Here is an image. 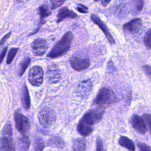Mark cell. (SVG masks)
I'll use <instances>...</instances> for the list:
<instances>
[{
    "mask_svg": "<svg viewBox=\"0 0 151 151\" xmlns=\"http://www.w3.org/2000/svg\"><path fill=\"white\" fill-rule=\"evenodd\" d=\"M65 2V1H61V0H52L50 1V8L52 10H54L59 6H61Z\"/></svg>",
    "mask_w": 151,
    "mask_h": 151,
    "instance_id": "28",
    "label": "cell"
},
{
    "mask_svg": "<svg viewBox=\"0 0 151 151\" xmlns=\"http://www.w3.org/2000/svg\"><path fill=\"white\" fill-rule=\"evenodd\" d=\"M142 26V20L140 18H134L126 23L123 26V29L129 32L136 34L139 31Z\"/></svg>",
    "mask_w": 151,
    "mask_h": 151,
    "instance_id": "14",
    "label": "cell"
},
{
    "mask_svg": "<svg viewBox=\"0 0 151 151\" xmlns=\"http://www.w3.org/2000/svg\"><path fill=\"white\" fill-rule=\"evenodd\" d=\"M61 71L57 65L51 64L48 66L47 78L50 83H58L61 78Z\"/></svg>",
    "mask_w": 151,
    "mask_h": 151,
    "instance_id": "9",
    "label": "cell"
},
{
    "mask_svg": "<svg viewBox=\"0 0 151 151\" xmlns=\"http://www.w3.org/2000/svg\"><path fill=\"white\" fill-rule=\"evenodd\" d=\"M7 49H8V47H5L4 48V49L1 51V63L3 61V60L4 58V57L5 55V54H6Z\"/></svg>",
    "mask_w": 151,
    "mask_h": 151,
    "instance_id": "35",
    "label": "cell"
},
{
    "mask_svg": "<svg viewBox=\"0 0 151 151\" xmlns=\"http://www.w3.org/2000/svg\"><path fill=\"white\" fill-rule=\"evenodd\" d=\"M144 71L147 76L151 80V66L150 65H145L143 67Z\"/></svg>",
    "mask_w": 151,
    "mask_h": 151,
    "instance_id": "33",
    "label": "cell"
},
{
    "mask_svg": "<svg viewBox=\"0 0 151 151\" xmlns=\"http://www.w3.org/2000/svg\"><path fill=\"white\" fill-rule=\"evenodd\" d=\"M11 35V32L10 31L8 34H6L5 36H4L3 38H2L1 40V45H2L6 42V41L9 38Z\"/></svg>",
    "mask_w": 151,
    "mask_h": 151,
    "instance_id": "34",
    "label": "cell"
},
{
    "mask_svg": "<svg viewBox=\"0 0 151 151\" xmlns=\"http://www.w3.org/2000/svg\"><path fill=\"white\" fill-rule=\"evenodd\" d=\"M117 101L118 98L113 90L107 88H102L99 91L94 100V104L102 107L114 104Z\"/></svg>",
    "mask_w": 151,
    "mask_h": 151,
    "instance_id": "2",
    "label": "cell"
},
{
    "mask_svg": "<svg viewBox=\"0 0 151 151\" xmlns=\"http://www.w3.org/2000/svg\"><path fill=\"white\" fill-rule=\"evenodd\" d=\"M73 40V35L71 31L65 33L61 39L53 46L47 54V57L53 59L59 58L66 54L70 49Z\"/></svg>",
    "mask_w": 151,
    "mask_h": 151,
    "instance_id": "1",
    "label": "cell"
},
{
    "mask_svg": "<svg viewBox=\"0 0 151 151\" xmlns=\"http://www.w3.org/2000/svg\"><path fill=\"white\" fill-rule=\"evenodd\" d=\"M30 63H31V58H26L21 61V63L19 64V70L18 72L19 76H22L24 74L27 68L29 65Z\"/></svg>",
    "mask_w": 151,
    "mask_h": 151,
    "instance_id": "23",
    "label": "cell"
},
{
    "mask_svg": "<svg viewBox=\"0 0 151 151\" xmlns=\"http://www.w3.org/2000/svg\"><path fill=\"white\" fill-rule=\"evenodd\" d=\"M18 50V48H12L9 50L6 58V64L8 65H9L12 63L15 55H17Z\"/></svg>",
    "mask_w": 151,
    "mask_h": 151,
    "instance_id": "24",
    "label": "cell"
},
{
    "mask_svg": "<svg viewBox=\"0 0 151 151\" xmlns=\"http://www.w3.org/2000/svg\"><path fill=\"white\" fill-rule=\"evenodd\" d=\"M45 147V144L43 140L41 138H37L35 140L34 150L35 151H43Z\"/></svg>",
    "mask_w": 151,
    "mask_h": 151,
    "instance_id": "25",
    "label": "cell"
},
{
    "mask_svg": "<svg viewBox=\"0 0 151 151\" xmlns=\"http://www.w3.org/2000/svg\"><path fill=\"white\" fill-rule=\"evenodd\" d=\"M134 8H135V12H139L141 11L143 8L144 2L141 0H137L134 1Z\"/></svg>",
    "mask_w": 151,
    "mask_h": 151,
    "instance_id": "29",
    "label": "cell"
},
{
    "mask_svg": "<svg viewBox=\"0 0 151 151\" xmlns=\"http://www.w3.org/2000/svg\"><path fill=\"white\" fill-rule=\"evenodd\" d=\"M78 15L74 11L70 10L67 7H63L60 9L57 14V23H60L67 18L74 19L77 17Z\"/></svg>",
    "mask_w": 151,
    "mask_h": 151,
    "instance_id": "15",
    "label": "cell"
},
{
    "mask_svg": "<svg viewBox=\"0 0 151 151\" xmlns=\"http://www.w3.org/2000/svg\"><path fill=\"white\" fill-rule=\"evenodd\" d=\"M47 146L62 149L65 146V142L60 136H52L47 142Z\"/></svg>",
    "mask_w": 151,
    "mask_h": 151,
    "instance_id": "18",
    "label": "cell"
},
{
    "mask_svg": "<svg viewBox=\"0 0 151 151\" xmlns=\"http://www.w3.org/2000/svg\"><path fill=\"white\" fill-rule=\"evenodd\" d=\"M86 142L83 139H76L73 140V151H86Z\"/></svg>",
    "mask_w": 151,
    "mask_h": 151,
    "instance_id": "22",
    "label": "cell"
},
{
    "mask_svg": "<svg viewBox=\"0 0 151 151\" xmlns=\"http://www.w3.org/2000/svg\"><path fill=\"white\" fill-rule=\"evenodd\" d=\"M104 109L101 107L96 109H91L86 112L80 119L88 126L93 127L94 124L98 123L103 117Z\"/></svg>",
    "mask_w": 151,
    "mask_h": 151,
    "instance_id": "4",
    "label": "cell"
},
{
    "mask_svg": "<svg viewBox=\"0 0 151 151\" xmlns=\"http://www.w3.org/2000/svg\"><path fill=\"white\" fill-rule=\"evenodd\" d=\"M142 119L147 130L151 132V115L149 114H144L142 116Z\"/></svg>",
    "mask_w": 151,
    "mask_h": 151,
    "instance_id": "26",
    "label": "cell"
},
{
    "mask_svg": "<svg viewBox=\"0 0 151 151\" xmlns=\"http://www.w3.org/2000/svg\"><path fill=\"white\" fill-rule=\"evenodd\" d=\"M119 144L127 149L129 151L135 150V146L133 142L126 136H121L119 139Z\"/></svg>",
    "mask_w": 151,
    "mask_h": 151,
    "instance_id": "20",
    "label": "cell"
},
{
    "mask_svg": "<svg viewBox=\"0 0 151 151\" xmlns=\"http://www.w3.org/2000/svg\"><path fill=\"white\" fill-rule=\"evenodd\" d=\"M18 146L21 151H27L30 146V139L25 134H22L18 139Z\"/></svg>",
    "mask_w": 151,
    "mask_h": 151,
    "instance_id": "19",
    "label": "cell"
},
{
    "mask_svg": "<svg viewBox=\"0 0 151 151\" xmlns=\"http://www.w3.org/2000/svg\"><path fill=\"white\" fill-rule=\"evenodd\" d=\"M28 80L32 86H41L44 80V71L41 67L34 65L31 67L28 73Z\"/></svg>",
    "mask_w": 151,
    "mask_h": 151,
    "instance_id": "6",
    "label": "cell"
},
{
    "mask_svg": "<svg viewBox=\"0 0 151 151\" xmlns=\"http://www.w3.org/2000/svg\"><path fill=\"white\" fill-rule=\"evenodd\" d=\"M1 151H15L12 134H3L1 139Z\"/></svg>",
    "mask_w": 151,
    "mask_h": 151,
    "instance_id": "13",
    "label": "cell"
},
{
    "mask_svg": "<svg viewBox=\"0 0 151 151\" xmlns=\"http://www.w3.org/2000/svg\"><path fill=\"white\" fill-rule=\"evenodd\" d=\"M76 9L80 13H81V14H86L88 12V8L82 4H78L76 7Z\"/></svg>",
    "mask_w": 151,
    "mask_h": 151,
    "instance_id": "30",
    "label": "cell"
},
{
    "mask_svg": "<svg viewBox=\"0 0 151 151\" xmlns=\"http://www.w3.org/2000/svg\"><path fill=\"white\" fill-rule=\"evenodd\" d=\"M131 124L133 129L139 133L144 134L146 132V128L142 117L134 114L131 119Z\"/></svg>",
    "mask_w": 151,
    "mask_h": 151,
    "instance_id": "12",
    "label": "cell"
},
{
    "mask_svg": "<svg viewBox=\"0 0 151 151\" xmlns=\"http://www.w3.org/2000/svg\"><path fill=\"white\" fill-rule=\"evenodd\" d=\"M92 89V83L90 80L81 81L77 88V93L82 98H86L89 96Z\"/></svg>",
    "mask_w": 151,
    "mask_h": 151,
    "instance_id": "11",
    "label": "cell"
},
{
    "mask_svg": "<svg viewBox=\"0 0 151 151\" xmlns=\"http://www.w3.org/2000/svg\"><path fill=\"white\" fill-rule=\"evenodd\" d=\"M21 101L22 106L25 110H28L31 106V99L28 88L25 83L22 86L21 93Z\"/></svg>",
    "mask_w": 151,
    "mask_h": 151,
    "instance_id": "16",
    "label": "cell"
},
{
    "mask_svg": "<svg viewBox=\"0 0 151 151\" xmlns=\"http://www.w3.org/2000/svg\"><path fill=\"white\" fill-rule=\"evenodd\" d=\"M70 64L76 71H80L87 69L90 65V61L88 58H80L73 56L70 58Z\"/></svg>",
    "mask_w": 151,
    "mask_h": 151,
    "instance_id": "7",
    "label": "cell"
},
{
    "mask_svg": "<svg viewBox=\"0 0 151 151\" xmlns=\"http://www.w3.org/2000/svg\"><path fill=\"white\" fill-rule=\"evenodd\" d=\"M77 130L78 133L83 137L89 136L93 132V127H91L87 124L86 123L80 120L77 126Z\"/></svg>",
    "mask_w": 151,
    "mask_h": 151,
    "instance_id": "17",
    "label": "cell"
},
{
    "mask_svg": "<svg viewBox=\"0 0 151 151\" xmlns=\"http://www.w3.org/2000/svg\"><path fill=\"white\" fill-rule=\"evenodd\" d=\"M38 12L40 17V25H42L45 23L44 19L51 14V11L49 9L48 6L45 4H42L38 8Z\"/></svg>",
    "mask_w": 151,
    "mask_h": 151,
    "instance_id": "21",
    "label": "cell"
},
{
    "mask_svg": "<svg viewBox=\"0 0 151 151\" xmlns=\"http://www.w3.org/2000/svg\"><path fill=\"white\" fill-rule=\"evenodd\" d=\"M91 19L96 25H97L101 29V30L103 31V32L105 35L107 40L109 41V42L111 44H115V40H114L113 37L111 34L110 32L109 31V30L107 27L106 26V25L105 24V23L104 22H103V21L100 19V18L97 14H93L91 15Z\"/></svg>",
    "mask_w": 151,
    "mask_h": 151,
    "instance_id": "8",
    "label": "cell"
},
{
    "mask_svg": "<svg viewBox=\"0 0 151 151\" xmlns=\"http://www.w3.org/2000/svg\"><path fill=\"white\" fill-rule=\"evenodd\" d=\"M56 114L54 110L49 107H44L40 110L38 114L40 123L44 127L51 126L56 120Z\"/></svg>",
    "mask_w": 151,
    "mask_h": 151,
    "instance_id": "3",
    "label": "cell"
},
{
    "mask_svg": "<svg viewBox=\"0 0 151 151\" xmlns=\"http://www.w3.org/2000/svg\"><path fill=\"white\" fill-rule=\"evenodd\" d=\"M15 127L21 134H24L30 129V122L28 118L22 114L19 110H17L14 113Z\"/></svg>",
    "mask_w": 151,
    "mask_h": 151,
    "instance_id": "5",
    "label": "cell"
},
{
    "mask_svg": "<svg viewBox=\"0 0 151 151\" xmlns=\"http://www.w3.org/2000/svg\"><path fill=\"white\" fill-rule=\"evenodd\" d=\"M96 151H104V146L102 140L100 137H98L96 141Z\"/></svg>",
    "mask_w": 151,
    "mask_h": 151,
    "instance_id": "31",
    "label": "cell"
},
{
    "mask_svg": "<svg viewBox=\"0 0 151 151\" xmlns=\"http://www.w3.org/2000/svg\"><path fill=\"white\" fill-rule=\"evenodd\" d=\"M137 146L139 147L140 151H151V147L145 143H137Z\"/></svg>",
    "mask_w": 151,
    "mask_h": 151,
    "instance_id": "32",
    "label": "cell"
},
{
    "mask_svg": "<svg viewBox=\"0 0 151 151\" xmlns=\"http://www.w3.org/2000/svg\"><path fill=\"white\" fill-rule=\"evenodd\" d=\"M143 42L147 48L151 49V28L146 32L143 38Z\"/></svg>",
    "mask_w": 151,
    "mask_h": 151,
    "instance_id": "27",
    "label": "cell"
},
{
    "mask_svg": "<svg viewBox=\"0 0 151 151\" xmlns=\"http://www.w3.org/2000/svg\"><path fill=\"white\" fill-rule=\"evenodd\" d=\"M110 2V1H102L101 2V5H102L103 6H104V7H106Z\"/></svg>",
    "mask_w": 151,
    "mask_h": 151,
    "instance_id": "36",
    "label": "cell"
},
{
    "mask_svg": "<svg viewBox=\"0 0 151 151\" xmlns=\"http://www.w3.org/2000/svg\"><path fill=\"white\" fill-rule=\"evenodd\" d=\"M32 50L36 56H42L47 51L48 45L46 41L42 38H37L32 43Z\"/></svg>",
    "mask_w": 151,
    "mask_h": 151,
    "instance_id": "10",
    "label": "cell"
}]
</instances>
